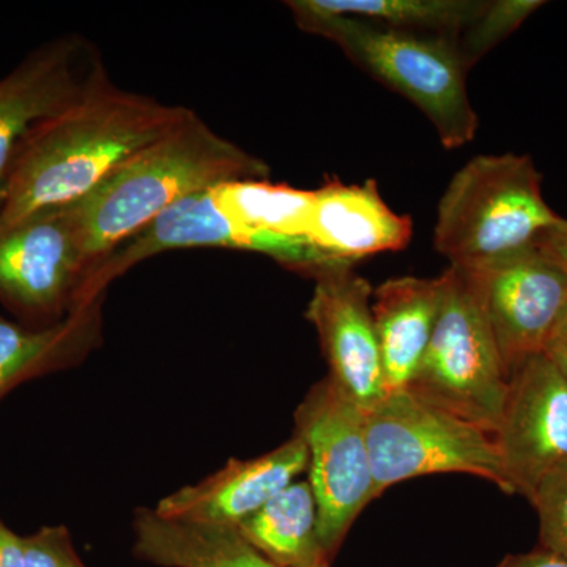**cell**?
I'll use <instances>...</instances> for the list:
<instances>
[{"instance_id":"cell-4","label":"cell","mask_w":567,"mask_h":567,"mask_svg":"<svg viewBox=\"0 0 567 567\" xmlns=\"http://www.w3.org/2000/svg\"><path fill=\"white\" fill-rule=\"evenodd\" d=\"M527 155H480L450 182L436 213V251L458 267H480L535 246L561 216L540 188Z\"/></svg>"},{"instance_id":"cell-30","label":"cell","mask_w":567,"mask_h":567,"mask_svg":"<svg viewBox=\"0 0 567 567\" xmlns=\"http://www.w3.org/2000/svg\"><path fill=\"white\" fill-rule=\"evenodd\" d=\"M3 204H6V189H0V212H2Z\"/></svg>"},{"instance_id":"cell-18","label":"cell","mask_w":567,"mask_h":567,"mask_svg":"<svg viewBox=\"0 0 567 567\" xmlns=\"http://www.w3.org/2000/svg\"><path fill=\"white\" fill-rule=\"evenodd\" d=\"M133 554L158 567H276L238 528L164 517L155 507L133 516Z\"/></svg>"},{"instance_id":"cell-28","label":"cell","mask_w":567,"mask_h":567,"mask_svg":"<svg viewBox=\"0 0 567 567\" xmlns=\"http://www.w3.org/2000/svg\"><path fill=\"white\" fill-rule=\"evenodd\" d=\"M567 352V306L563 312L561 319L551 334L550 342H548L546 353Z\"/></svg>"},{"instance_id":"cell-23","label":"cell","mask_w":567,"mask_h":567,"mask_svg":"<svg viewBox=\"0 0 567 567\" xmlns=\"http://www.w3.org/2000/svg\"><path fill=\"white\" fill-rule=\"evenodd\" d=\"M528 502L539 517V547L567 559V461L539 481Z\"/></svg>"},{"instance_id":"cell-9","label":"cell","mask_w":567,"mask_h":567,"mask_svg":"<svg viewBox=\"0 0 567 567\" xmlns=\"http://www.w3.org/2000/svg\"><path fill=\"white\" fill-rule=\"evenodd\" d=\"M212 189L178 200L134 237L107 254L87 276L81 301L106 295L107 286L137 264L177 249L224 248L265 254L287 270L311 279L323 268L341 262L324 256L309 241L268 237L238 226L219 210Z\"/></svg>"},{"instance_id":"cell-19","label":"cell","mask_w":567,"mask_h":567,"mask_svg":"<svg viewBox=\"0 0 567 567\" xmlns=\"http://www.w3.org/2000/svg\"><path fill=\"white\" fill-rule=\"evenodd\" d=\"M237 528L276 567H331L309 481H293Z\"/></svg>"},{"instance_id":"cell-6","label":"cell","mask_w":567,"mask_h":567,"mask_svg":"<svg viewBox=\"0 0 567 567\" xmlns=\"http://www.w3.org/2000/svg\"><path fill=\"white\" fill-rule=\"evenodd\" d=\"M375 495L402 481L464 473L514 495L494 435L420 395L390 391L365 412Z\"/></svg>"},{"instance_id":"cell-2","label":"cell","mask_w":567,"mask_h":567,"mask_svg":"<svg viewBox=\"0 0 567 567\" xmlns=\"http://www.w3.org/2000/svg\"><path fill=\"white\" fill-rule=\"evenodd\" d=\"M268 175L267 163L189 111L171 132L134 153L81 203L70 205L91 271L178 200L223 183L265 181Z\"/></svg>"},{"instance_id":"cell-13","label":"cell","mask_w":567,"mask_h":567,"mask_svg":"<svg viewBox=\"0 0 567 567\" xmlns=\"http://www.w3.org/2000/svg\"><path fill=\"white\" fill-rule=\"evenodd\" d=\"M103 70L95 48L69 33L41 44L0 80V189L25 137L76 103Z\"/></svg>"},{"instance_id":"cell-11","label":"cell","mask_w":567,"mask_h":567,"mask_svg":"<svg viewBox=\"0 0 567 567\" xmlns=\"http://www.w3.org/2000/svg\"><path fill=\"white\" fill-rule=\"evenodd\" d=\"M494 439L513 494L527 499L551 468L567 461V379L546 352L509 375Z\"/></svg>"},{"instance_id":"cell-15","label":"cell","mask_w":567,"mask_h":567,"mask_svg":"<svg viewBox=\"0 0 567 567\" xmlns=\"http://www.w3.org/2000/svg\"><path fill=\"white\" fill-rule=\"evenodd\" d=\"M412 235V218L391 210L374 181L327 182L315 192L308 241L331 259L354 264L374 254L401 251Z\"/></svg>"},{"instance_id":"cell-20","label":"cell","mask_w":567,"mask_h":567,"mask_svg":"<svg viewBox=\"0 0 567 567\" xmlns=\"http://www.w3.org/2000/svg\"><path fill=\"white\" fill-rule=\"evenodd\" d=\"M212 194L227 218L251 233L308 241L315 192L249 178L223 183Z\"/></svg>"},{"instance_id":"cell-8","label":"cell","mask_w":567,"mask_h":567,"mask_svg":"<svg viewBox=\"0 0 567 567\" xmlns=\"http://www.w3.org/2000/svg\"><path fill=\"white\" fill-rule=\"evenodd\" d=\"M91 265L70 207L0 230V305L25 327L59 323L81 305Z\"/></svg>"},{"instance_id":"cell-3","label":"cell","mask_w":567,"mask_h":567,"mask_svg":"<svg viewBox=\"0 0 567 567\" xmlns=\"http://www.w3.org/2000/svg\"><path fill=\"white\" fill-rule=\"evenodd\" d=\"M287 7L301 31L333 41L354 65L423 111L443 147L453 151L475 140L477 115L466 91L468 69L456 41L330 13L316 0H290Z\"/></svg>"},{"instance_id":"cell-5","label":"cell","mask_w":567,"mask_h":567,"mask_svg":"<svg viewBox=\"0 0 567 567\" xmlns=\"http://www.w3.org/2000/svg\"><path fill=\"white\" fill-rule=\"evenodd\" d=\"M442 276V309L409 390L494 435L509 377L472 275L450 265Z\"/></svg>"},{"instance_id":"cell-17","label":"cell","mask_w":567,"mask_h":567,"mask_svg":"<svg viewBox=\"0 0 567 567\" xmlns=\"http://www.w3.org/2000/svg\"><path fill=\"white\" fill-rule=\"evenodd\" d=\"M445 281L439 278H394L372 293V316L382 353L386 391L404 390L415 379L434 334Z\"/></svg>"},{"instance_id":"cell-27","label":"cell","mask_w":567,"mask_h":567,"mask_svg":"<svg viewBox=\"0 0 567 567\" xmlns=\"http://www.w3.org/2000/svg\"><path fill=\"white\" fill-rule=\"evenodd\" d=\"M495 567H567V559L537 547L527 554L507 555Z\"/></svg>"},{"instance_id":"cell-14","label":"cell","mask_w":567,"mask_h":567,"mask_svg":"<svg viewBox=\"0 0 567 567\" xmlns=\"http://www.w3.org/2000/svg\"><path fill=\"white\" fill-rule=\"evenodd\" d=\"M308 446L293 434L262 456L229 458L223 468L199 483L164 496L155 511L164 517L237 528L308 472Z\"/></svg>"},{"instance_id":"cell-26","label":"cell","mask_w":567,"mask_h":567,"mask_svg":"<svg viewBox=\"0 0 567 567\" xmlns=\"http://www.w3.org/2000/svg\"><path fill=\"white\" fill-rule=\"evenodd\" d=\"M0 567H24V536L17 535L0 516Z\"/></svg>"},{"instance_id":"cell-1","label":"cell","mask_w":567,"mask_h":567,"mask_svg":"<svg viewBox=\"0 0 567 567\" xmlns=\"http://www.w3.org/2000/svg\"><path fill=\"white\" fill-rule=\"evenodd\" d=\"M189 111L123 91L103 70L76 103L40 123L22 142L7 181L0 230L81 203Z\"/></svg>"},{"instance_id":"cell-7","label":"cell","mask_w":567,"mask_h":567,"mask_svg":"<svg viewBox=\"0 0 567 567\" xmlns=\"http://www.w3.org/2000/svg\"><path fill=\"white\" fill-rule=\"evenodd\" d=\"M295 434L308 446L320 543L333 563L354 520L377 499L365 412L327 375L298 405Z\"/></svg>"},{"instance_id":"cell-24","label":"cell","mask_w":567,"mask_h":567,"mask_svg":"<svg viewBox=\"0 0 567 567\" xmlns=\"http://www.w3.org/2000/svg\"><path fill=\"white\" fill-rule=\"evenodd\" d=\"M24 567H89L65 525H44L24 536Z\"/></svg>"},{"instance_id":"cell-22","label":"cell","mask_w":567,"mask_h":567,"mask_svg":"<svg viewBox=\"0 0 567 567\" xmlns=\"http://www.w3.org/2000/svg\"><path fill=\"white\" fill-rule=\"evenodd\" d=\"M543 6L540 0H494L484 3L480 14L456 40L458 54L466 69L475 66L488 51L516 32L522 22Z\"/></svg>"},{"instance_id":"cell-21","label":"cell","mask_w":567,"mask_h":567,"mask_svg":"<svg viewBox=\"0 0 567 567\" xmlns=\"http://www.w3.org/2000/svg\"><path fill=\"white\" fill-rule=\"evenodd\" d=\"M336 14L398 29V31L445 37L456 41L483 10V0H316Z\"/></svg>"},{"instance_id":"cell-16","label":"cell","mask_w":567,"mask_h":567,"mask_svg":"<svg viewBox=\"0 0 567 567\" xmlns=\"http://www.w3.org/2000/svg\"><path fill=\"white\" fill-rule=\"evenodd\" d=\"M102 297L84 301L65 319L32 328L0 315V402L18 386L84 363L103 342Z\"/></svg>"},{"instance_id":"cell-25","label":"cell","mask_w":567,"mask_h":567,"mask_svg":"<svg viewBox=\"0 0 567 567\" xmlns=\"http://www.w3.org/2000/svg\"><path fill=\"white\" fill-rule=\"evenodd\" d=\"M535 246L567 271V219L559 218L546 234L540 235Z\"/></svg>"},{"instance_id":"cell-29","label":"cell","mask_w":567,"mask_h":567,"mask_svg":"<svg viewBox=\"0 0 567 567\" xmlns=\"http://www.w3.org/2000/svg\"><path fill=\"white\" fill-rule=\"evenodd\" d=\"M551 360L557 363L558 368L561 369L563 374L567 379V352L547 353Z\"/></svg>"},{"instance_id":"cell-10","label":"cell","mask_w":567,"mask_h":567,"mask_svg":"<svg viewBox=\"0 0 567 567\" xmlns=\"http://www.w3.org/2000/svg\"><path fill=\"white\" fill-rule=\"evenodd\" d=\"M472 275L507 377L544 353L567 306V271L536 246L499 257Z\"/></svg>"},{"instance_id":"cell-12","label":"cell","mask_w":567,"mask_h":567,"mask_svg":"<svg viewBox=\"0 0 567 567\" xmlns=\"http://www.w3.org/2000/svg\"><path fill=\"white\" fill-rule=\"evenodd\" d=\"M315 281L306 319L319 334L328 377L368 412L388 393L372 316L374 289L347 262L330 265Z\"/></svg>"}]
</instances>
